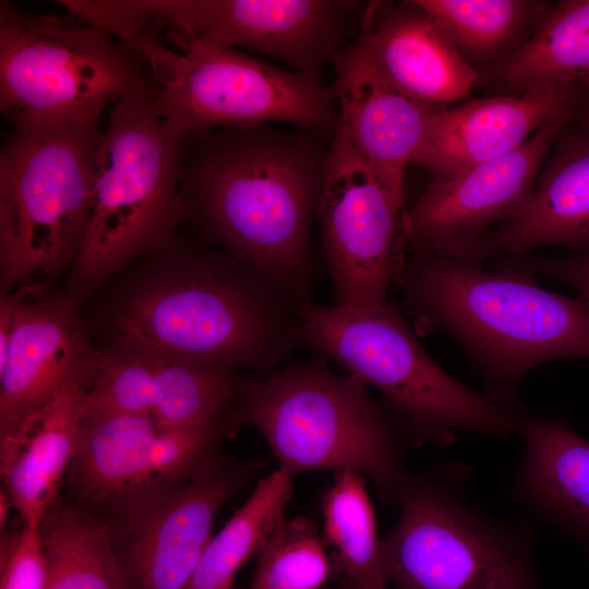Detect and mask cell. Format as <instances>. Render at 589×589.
Instances as JSON below:
<instances>
[{"label":"cell","mask_w":589,"mask_h":589,"mask_svg":"<svg viewBox=\"0 0 589 589\" xmlns=\"http://www.w3.org/2000/svg\"><path fill=\"white\" fill-rule=\"evenodd\" d=\"M321 134L269 124L188 137L181 191L189 219L225 253L311 300V226L328 147Z\"/></svg>","instance_id":"1"},{"label":"cell","mask_w":589,"mask_h":589,"mask_svg":"<svg viewBox=\"0 0 589 589\" xmlns=\"http://www.w3.org/2000/svg\"><path fill=\"white\" fill-rule=\"evenodd\" d=\"M298 309L257 268L176 238L141 259L112 302L109 327L113 339L268 375L304 344Z\"/></svg>","instance_id":"2"},{"label":"cell","mask_w":589,"mask_h":589,"mask_svg":"<svg viewBox=\"0 0 589 589\" xmlns=\"http://www.w3.org/2000/svg\"><path fill=\"white\" fill-rule=\"evenodd\" d=\"M500 269L404 244L394 283L405 306L428 330H442L467 352L485 395L525 409V376L548 361L589 359V304L541 288L531 272L498 261Z\"/></svg>","instance_id":"3"},{"label":"cell","mask_w":589,"mask_h":589,"mask_svg":"<svg viewBox=\"0 0 589 589\" xmlns=\"http://www.w3.org/2000/svg\"><path fill=\"white\" fill-rule=\"evenodd\" d=\"M155 92L117 101L101 130L89 223L68 280L67 293L77 302L135 260L168 247L189 219L181 191L189 135L155 112Z\"/></svg>","instance_id":"4"},{"label":"cell","mask_w":589,"mask_h":589,"mask_svg":"<svg viewBox=\"0 0 589 589\" xmlns=\"http://www.w3.org/2000/svg\"><path fill=\"white\" fill-rule=\"evenodd\" d=\"M303 342L382 395L418 444L446 446L459 431L506 436L526 414L448 374L419 344L398 306L298 309Z\"/></svg>","instance_id":"5"},{"label":"cell","mask_w":589,"mask_h":589,"mask_svg":"<svg viewBox=\"0 0 589 589\" xmlns=\"http://www.w3.org/2000/svg\"><path fill=\"white\" fill-rule=\"evenodd\" d=\"M254 426L280 468L353 471L395 502L405 476L400 437L388 413L351 374L333 371L322 357L243 382L226 430Z\"/></svg>","instance_id":"6"},{"label":"cell","mask_w":589,"mask_h":589,"mask_svg":"<svg viewBox=\"0 0 589 589\" xmlns=\"http://www.w3.org/2000/svg\"><path fill=\"white\" fill-rule=\"evenodd\" d=\"M468 473L449 464L404 476L399 519L382 538L387 580L398 589H542L532 565L534 521L486 514L467 495Z\"/></svg>","instance_id":"7"},{"label":"cell","mask_w":589,"mask_h":589,"mask_svg":"<svg viewBox=\"0 0 589 589\" xmlns=\"http://www.w3.org/2000/svg\"><path fill=\"white\" fill-rule=\"evenodd\" d=\"M0 148L1 296L72 267L91 217L98 122H13Z\"/></svg>","instance_id":"8"},{"label":"cell","mask_w":589,"mask_h":589,"mask_svg":"<svg viewBox=\"0 0 589 589\" xmlns=\"http://www.w3.org/2000/svg\"><path fill=\"white\" fill-rule=\"evenodd\" d=\"M149 69L103 28L67 13L0 2V109L11 122H98L155 89Z\"/></svg>","instance_id":"9"},{"label":"cell","mask_w":589,"mask_h":589,"mask_svg":"<svg viewBox=\"0 0 589 589\" xmlns=\"http://www.w3.org/2000/svg\"><path fill=\"white\" fill-rule=\"evenodd\" d=\"M157 115L189 136L229 127L286 122L333 137L338 125L330 87L236 48L185 40L153 74Z\"/></svg>","instance_id":"10"},{"label":"cell","mask_w":589,"mask_h":589,"mask_svg":"<svg viewBox=\"0 0 589 589\" xmlns=\"http://www.w3.org/2000/svg\"><path fill=\"white\" fill-rule=\"evenodd\" d=\"M402 207L337 125L316 207L334 305L372 308L389 300L402 245Z\"/></svg>","instance_id":"11"},{"label":"cell","mask_w":589,"mask_h":589,"mask_svg":"<svg viewBox=\"0 0 589 589\" xmlns=\"http://www.w3.org/2000/svg\"><path fill=\"white\" fill-rule=\"evenodd\" d=\"M224 422L171 429L139 413L85 416L67 472L76 500L120 517L196 473Z\"/></svg>","instance_id":"12"},{"label":"cell","mask_w":589,"mask_h":589,"mask_svg":"<svg viewBox=\"0 0 589 589\" xmlns=\"http://www.w3.org/2000/svg\"><path fill=\"white\" fill-rule=\"evenodd\" d=\"M166 41L203 40L279 59L320 81L324 64L360 32L353 0H156Z\"/></svg>","instance_id":"13"},{"label":"cell","mask_w":589,"mask_h":589,"mask_svg":"<svg viewBox=\"0 0 589 589\" xmlns=\"http://www.w3.org/2000/svg\"><path fill=\"white\" fill-rule=\"evenodd\" d=\"M581 97L555 110L514 151L452 179L431 180L411 208L402 213L404 244L420 252L455 256L520 215L550 149Z\"/></svg>","instance_id":"14"},{"label":"cell","mask_w":589,"mask_h":589,"mask_svg":"<svg viewBox=\"0 0 589 589\" xmlns=\"http://www.w3.org/2000/svg\"><path fill=\"white\" fill-rule=\"evenodd\" d=\"M243 382L235 370L123 339L97 350L85 416L139 413L171 429L224 422Z\"/></svg>","instance_id":"15"},{"label":"cell","mask_w":589,"mask_h":589,"mask_svg":"<svg viewBox=\"0 0 589 589\" xmlns=\"http://www.w3.org/2000/svg\"><path fill=\"white\" fill-rule=\"evenodd\" d=\"M251 472L208 460L185 482L118 517L110 528L130 589H184L219 510Z\"/></svg>","instance_id":"16"},{"label":"cell","mask_w":589,"mask_h":589,"mask_svg":"<svg viewBox=\"0 0 589 589\" xmlns=\"http://www.w3.org/2000/svg\"><path fill=\"white\" fill-rule=\"evenodd\" d=\"M31 297L20 309L0 358V445L74 374L93 370L97 350L67 292Z\"/></svg>","instance_id":"17"},{"label":"cell","mask_w":589,"mask_h":589,"mask_svg":"<svg viewBox=\"0 0 589 589\" xmlns=\"http://www.w3.org/2000/svg\"><path fill=\"white\" fill-rule=\"evenodd\" d=\"M338 125L381 183L404 203L405 171L437 106L388 82L352 41L333 56Z\"/></svg>","instance_id":"18"},{"label":"cell","mask_w":589,"mask_h":589,"mask_svg":"<svg viewBox=\"0 0 589 589\" xmlns=\"http://www.w3.org/2000/svg\"><path fill=\"white\" fill-rule=\"evenodd\" d=\"M585 87L579 82L441 107L431 115L411 165L432 181L452 179L520 146L555 110L581 97Z\"/></svg>","instance_id":"19"},{"label":"cell","mask_w":589,"mask_h":589,"mask_svg":"<svg viewBox=\"0 0 589 589\" xmlns=\"http://www.w3.org/2000/svg\"><path fill=\"white\" fill-rule=\"evenodd\" d=\"M353 43L388 82L428 104L464 99L479 81L441 25L414 0L369 2Z\"/></svg>","instance_id":"20"},{"label":"cell","mask_w":589,"mask_h":589,"mask_svg":"<svg viewBox=\"0 0 589 589\" xmlns=\"http://www.w3.org/2000/svg\"><path fill=\"white\" fill-rule=\"evenodd\" d=\"M551 153L521 214L452 257L482 264L544 245L589 252V137L569 121Z\"/></svg>","instance_id":"21"},{"label":"cell","mask_w":589,"mask_h":589,"mask_svg":"<svg viewBox=\"0 0 589 589\" xmlns=\"http://www.w3.org/2000/svg\"><path fill=\"white\" fill-rule=\"evenodd\" d=\"M95 368V366H94ZM94 369L70 377L5 444L0 445L4 490L20 519L40 522L77 452Z\"/></svg>","instance_id":"22"},{"label":"cell","mask_w":589,"mask_h":589,"mask_svg":"<svg viewBox=\"0 0 589 589\" xmlns=\"http://www.w3.org/2000/svg\"><path fill=\"white\" fill-rule=\"evenodd\" d=\"M524 455L513 494L533 521L575 540L589 560V441L560 418L525 414L517 428Z\"/></svg>","instance_id":"23"},{"label":"cell","mask_w":589,"mask_h":589,"mask_svg":"<svg viewBox=\"0 0 589 589\" xmlns=\"http://www.w3.org/2000/svg\"><path fill=\"white\" fill-rule=\"evenodd\" d=\"M589 80V0L549 4L527 43L478 83L521 95Z\"/></svg>","instance_id":"24"},{"label":"cell","mask_w":589,"mask_h":589,"mask_svg":"<svg viewBox=\"0 0 589 589\" xmlns=\"http://www.w3.org/2000/svg\"><path fill=\"white\" fill-rule=\"evenodd\" d=\"M414 1L441 25L479 75L521 49L550 4L533 0Z\"/></svg>","instance_id":"25"},{"label":"cell","mask_w":589,"mask_h":589,"mask_svg":"<svg viewBox=\"0 0 589 589\" xmlns=\"http://www.w3.org/2000/svg\"><path fill=\"white\" fill-rule=\"evenodd\" d=\"M48 563V589H130L111 528L79 505L59 497L40 521Z\"/></svg>","instance_id":"26"},{"label":"cell","mask_w":589,"mask_h":589,"mask_svg":"<svg viewBox=\"0 0 589 589\" xmlns=\"http://www.w3.org/2000/svg\"><path fill=\"white\" fill-rule=\"evenodd\" d=\"M293 474L280 468L262 479L209 540L184 589H232L239 569L286 519Z\"/></svg>","instance_id":"27"},{"label":"cell","mask_w":589,"mask_h":589,"mask_svg":"<svg viewBox=\"0 0 589 589\" xmlns=\"http://www.w3.org/2000/svg\"><path fill=\"white\" fill-rule=\"evenodd\" d=\"M365 477L353 471L334 472L322 498L324 536L334 549L348 589H386L382 539Z\"/></svg>","instance_id":"28"},{"label":"cell","mask_w":589,"mask_h":589,"mask_svg":"<svg viewBox=\"0 0 589 589\" xmlns=\"http://www.w3.org/2000/svg\"><path fill=\"white\" fill-rule=\"evenodd\" d=\"M250 589H320L332 565L314 521L285 519L256 553Z\"/></svg>","instance_id":"29"},{"label":"cell","mask_w":589,"mask_h":589,"mask_svg":"<svg viewBox=\"0 0 589 589\" xmlns=\"http://www.w3.org/2000/svg\"><path fill=\"white\" fill-rule=\"evenodd\" d=\"M48 579L40 522L21 520L17 527L2 532L0 589H48Z\"/></svg>","instance_id":"30"},{"label":"cell","mask_w":589,"mask_h":589,"mask_svg":"<svg viewBox=\"0 0 589 589\" xmlns=\"http://www.w3.org/2000/svg\"><path fill=\"white\" fill-rule=\"evenodd\" d=\"M518 267L563 281L579 293L589 304V252H577L565 256H543L525 254L517 257L503 259Z\"/></svg>","instance_id":"31"},{"label":"cell","mask_w":589,"mask_h":589,"mask_svg":"<svg viewBox=\"0 0 589 589\" xmlns=\"http://www.w3.org/2000/svg\"><path fill=\"white\" fill-rule=\"evenodd\" d=\"M41 291L38 284L21 285L11 293L1 296L0 301V358L5 353L12 327L21 306L34 294Z\"/></svg>","instance_id":"32"},{"label":"cell","mask_w":589,"mask_h":589,"mask_svg":"<svg viewBox=\"0 0 589 589\" xmlns=\"http://www.w3.org/2000/svg\"><path fill=\"white\" fill-rule=\"evenodd\" d=\"M585 93L576 106L570 124L581 134L589 137V80L584 81Z\"/></svg>","instance_id":"33"},{"label":"cell","mask_w":589,"mask_h":589,"mask_svg":"<svg viewBox=\"0 0 589 589\" xmlns=\"http://www.w3.org/2000/svg\"><path fill=\"white\" fill-rule=\"evenodd\" d=\"M13 508L11 498L7 491L2 488L0 492V529L1 533L7 530V522L10 510Z\"/></svg>","instance_id":"34"}]
</instances>
